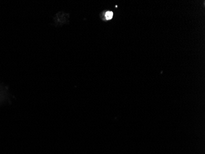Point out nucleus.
Segmentation results:
<instances>
[{
	"mask_svg": "<svg viewBox=\"0 0 205 154\" xmlns=\"http://www.w3.org/2000/svg\"><path fill=\"white\" fill-rule=\"evenodd\" d=\"M113 17V12L111 11H107L105 13V17L106 20H111Z\"/></svg>",
	"mask_w": 205,
	"mask_h": 154,
	"instance_id": "nucleus-1",
	"label": "nucleus"
}]
</instances>
